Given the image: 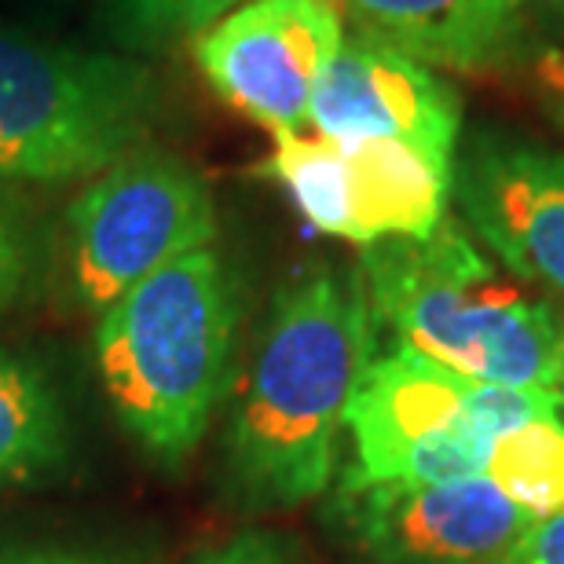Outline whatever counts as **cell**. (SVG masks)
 <instances>
[{
  "label": "cell",
  "instance_id": "ffe728a7",
  "mask_svg": "<svg viewBox=\"0 0 564 564\" xmlns=\"http://www.w3.org/2000/svg\"><path fill=\"white\" fill-rule=\"evenodd\" d=\"M543 77L564 93V55H546V59H543Z\"/></svg>",
  "mask_w": 564,
  "mask_h": 564
},
{
  "label": "cell",
  "instance_id": "ac0fdd59",
  "mask_svg": "<svg viewBox=\"0 0 564 564\" xmlns=\"http://www.w3.org/2000/svg\"><path fill=\"white\" fill-rule=\"evenodd\" d=\"M499 564H564V510L535 517Z\"/></svg>",
  "mask_w": 564,
  "mask_h": 564
},
{
  "label": "cell",
  "instance_id": "ba28073f",
  "mask_svg": "<svg viewBox=\"0 0 564 564\" xmlns=\"http://www.w3.org/2000/svg\"><path fill=\"white\" fill-rule=\"evenodd\" d=\"M345 44L334 0H246L191 37L209 88L253 126L304 132L312 96Z\"/></svg>",
  "mask_w": 564,
  "mask_h": 564
},
{
  "label": "cell",
  "instance_id": "52a82bcc",
  "mask_svg": "<svg viewBox=\"0 0 564 564\" xmlns=\"http://www.w3.org/2000/svg\"><path fill=\"white\" fill-rule=\"evenodd\" d=\"M477 381L392 341L370 364L348 414L352 480L444 484L484 477L491 440L473 419Z\"/></svg>",
  "mask_w": 564,
  "mask_h": 564
},
{
  "label": "cell",
  "instance_id": "44dd1931",
  "mask_svg": "<svg viewBox=\"0 0 564 564\" xmlns=\"http://www.w3.org/2000/svg\"><path fill=\"white\" fill-rule=\"evenodd\" d=\"M554 397L561 400V411H564V364H561V378H557V389H554Z\"/></svg>",
  "mask_w": 564,
  "mask_h": 564
},
{
  "label": "cell",
  "instance_id": "d6986e66",
  "mask_svg": "<svg viewBox=\"0 0 564 564\" xmlns=\"http://www.w3.org/2000/svg\"><path fill=\"white\" fill-rule=\"evenodd\" d=\"M0 564H126L99 550H77V546H19L0 550Z\"/></svg>",
  "mask_w": 564,
  "mask_h": 564
},
{
  "label": "cell",
  "instance_id": "8992f818",
  "mask_svg": "<svg viewBox=\"0 0 564 564\" xmlns=\"http://www.w3.org/2000/svg\"><path fill=\"white\" fill-rule=\"evenodd\" d=\"M261 165L315 231L367 250L386 239H425L447 217L455 169L397 140H330L279 132Z\"/></svg>",
  "mask_w": 564,
  "mask_h": 564
},
{
  "label": "cell",
  "instance_id": "7c38bea8",
  "mask_svg": "<svg viewBox=\"0 0 564 564\" xmlns=\"http://www.w3.org/2000/svg\"><path fill=\"white\" fill-rule=\"evenodd\" d=\"M364 37L425 66L495 74L528 48L521 0H341Z\"/></svg>",
  "mask_w": 564,
  "mask_h": 564
},
{
  "label": "cell",
  "instance_id": "5b68a950",
  "mask_svg": "<svg viewBox=\"0 0 564 564\" xmlns=\"http://www.w3.org/2000/svg\"><path fill=\"white\" fill-rule=\"evenodd\" d=\"M66 228L77 301L104 315L147 275L213 246L217 206L191 162L137 147L70 202Z\"/></svg>",
  "mask_w": 564,
  "mask_h": 564
},
{
  "label": "cell",
  "instance_id": "3957f363",
  "mask_svg": "<svg viewBox=\"0 0 564 564\" xmlns=\"http://www.w3.org/2000/svg\"><path fill=\"white\" fill-rule=\"evenodd\" d=\"M381 330L455 375L495 386L557 389L564 319L491 264L458 217L425 239H386L359 250Z\"/></svg>",
  "mask_w": 564,
  "mask_h": 564
},
{
  "label": "cell",
  "instance_id": "9a60e30c",
  "mask_svg": "<svg viewBox=\"0 0 564 564\" xmlns=\"http://www.w3.org/2000/svg\"><path fill=\"white\" fill-rule=\"evenodd\" d=\"M246 0H107L118 33L132 44H169L176 37H198Z\"/></svg>",
  "mask_w": 564,
  "mask_h": 564
},
{
  "label": "cell",
  "instance_id": "8fae6325",
  "mask_svg": "<svg viewBox=\"0 0 564 564\" xmlns=\"http://www.w3.org/2000/svg\"><path fill=\"white\" fill-rule=\"evenodd\" d=\"M308 126L330 140H397L436 165L455 169L462 96L386 41H345L312 96Z\"/></svg>",
  "mask_w": 564,
  "mask_h": 564
},
{
  "label": "cell",
  "instance_id": "6da1fadb",
  "mask_svg": "<svg viewBox=\"0 0 564 564\" xmlns=\"http://www.w3.org/2000/svg\"><path fill=\"white\" fill-rule=\"evenodd\" d=\"M378 334L359 268L312 261L275 290L220 444L242 510H297L337 480Z\"/></svg>",
  "mask_w": 564,
  "mask_h": 564
},
{
  "label": "cell",
  "instance_id": "5bb4252c",
  "mask_svg": "<svg viewBox=\"0 0 564 564\" xmlns=\"http://www.w3.org/2000/svg\"><path fill=\"white\" fill-rule=\"evenodd\" d=\"M495 488L513 506L532 517H550L564 510V419L561 411L550 419L528 422L491 444L488 469Z\"/></svg>",
  "mask_w": 564,
  "mask_h": 564
},
{
  "label": "cell",
  "instance_id": "277c9868",
  "mask_svg": "<svg viewBox=\"0 0 564 564\" xmlns=\"http://www.w3.org/2000/svg\"><path fill=\"white\" fill-rule=\"evenodd\" d=\"M154 107L137 59L0 33V180L99 176L143 147Z\"/></svg>",
  "mask_w": 564,
  "mask_h": 564
},
{
  "label": "cell",
  "instance_id": "e0dca14e",
  "mask_svg": "<svg viewBox=\"0 0 564 564\" xmlns=\"http://www.w3.org/2000/svg\"><path fill=\"white\" fill-rule=\"evenodd\" d=\"M30 239L22 224L0 206V308H8L26 286L30 275Z\"/></svg>",
  "mask_w": 564,
  "mask_h": 564
},
{
  "label": "cell",
  "instance_id": "4fadbf2b",
  "mask_svg": "<svg viewBox=\"0 0 564 564\" xmlns=\"http://www.w3.org/2000/svg\"><path fill=\"white\" fill-rule=\"evenodd\" d=\"M70 458V419L37 364L0 348V488L37 484Z\"/></svg>",
  "mask_w": 564,
  "mask_h": 564
},
{
  "label": "cell",
  "instance_id": "7a4b0ae2",
  "mask_svg": "<svg viewBox=\"0 0 564 564\" xmlns=\"http://www.w3.org/2000/svg\"><path fill=\"white\" fill-rule=\"evenodd\" d=\"M239 286L217 246L137 282L99 315L96 367L121 429L165 469L206 440L235 375Z\"/></svg>",
  "mask_w": 564,
  "mask_h": 564
},
{
  "label": "cell",
  "instance_id": "30bf717a",
  "mask_svg": "<svg viewBox=\"0 0 564 564\" xmlns=\"http://www.w3.org/2000/svg\"><path fill=\"white\" fill-rule=\"evenodd\" d=\"M451 198L495 261L564 301V151L480 129L458 143Z\"/></svg>",
  "mask_w": 564,
  "mask_h": 564
},
{
  "label": "cell",
  "instance_id": "7402d4cb",
  "mask_svg": "<svg viewBox=\"0 0 564 564\" xmlns=\"http://www.w3.org/2000/svg\"><path fill=\"white\" fill-rule=\"evenodd\" d=\"M546 4H550V8H554V11H557V15L564 19V0H546Z\"/></svg>",
  "mask_w": 564,
  "mask_h": 564
},
{
  "label": "cell",
  "instance_id": "2e32d148",
  "mask_svg": "<svg viewBox=\"0 0 564 564\" xmlns=\"http://www.w3.org/2000/svg\"><path fill=\"white\" fill-rule=\"evenodd\" d=\"M191 564H304V557L275 532H239Z\"/></svg>",
  "mask_w": 564,
  "mask_h": 564
},
{
  "label": "cell",
  "instance_id": "9c48e42d",
  "mask_svg": "<svg viewBox=\"0 0 564 564\" xmlns=\"http://www.w3.org/2000/svg\"><path fill=\"white\" fill-rule=\"evenodd\" d=\"M330 506L367 564H499L535 521L488 477L411 484L341 473Z\"/></svg>",
  "mask_w": 564,
  "mask_h": 564
}]
</instances>
